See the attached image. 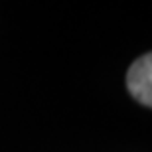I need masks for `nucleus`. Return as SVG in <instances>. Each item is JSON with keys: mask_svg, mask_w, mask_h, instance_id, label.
Returning <instances> with one entry per match:
<instances>
[{"mask_svg": "<svg viewBox=\"0 0 152 152\" xmlns=\"http://www.w3.org/2000/svg\"><path fill=\"white\" fill-rule=\"evenodd\" d=\"M126 89L134 101L152 109V51L132 61L126 71Z\"/></svg>", "mask_w": 152, "mask_h": 152, "instance_id": "1", "label": "nucleus"}]
</instances>
